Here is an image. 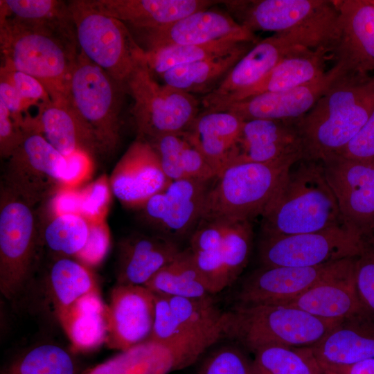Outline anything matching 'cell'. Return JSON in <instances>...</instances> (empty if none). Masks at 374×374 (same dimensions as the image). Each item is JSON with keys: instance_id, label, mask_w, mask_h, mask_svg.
I'll list each match as a JSON object with an SVG mask.
<instances>
[{"instance_id": "obj_1", "label": "cell", "mask_w": 374, "mask_h": 374, "mask_svg": "<svg viewBox=\"0 0 374 374\" xmlns=\"http://www.w3.org/2000/svg\"><path fill=\"white\" fill-rule=\"evenodd\" d=\"M374 110V75H341L314 107L296 121L303 159L339 154Z\"/></svg>"}, {"instance_id": "obj_2", "label": "cell", "mask_w": 374, "mask_h": 374, "mask_svg": "<svg viewBox=\"0 0 374 374\" xmlns=\"http://www.w3.org/2000/svg\"><path fill=\"white\" fill-rule=\"evenodd\" d=\"M261 216L265 235L317 232L345 224L322 163L307 159L290 167Z\"/></svg>"}, {"instance_id": "obj_3", "label": "cell", "mask_w": 374, "mask_h": 374, "mask_svg": "<svg viewBox=\"0 0 374 374\" xmlns=\"http://www.w3.org/2000/svg\"><path fill=\"white\" fill-rule=\"evenodd\" d=\"M1 66L37 79L53 102L67 100L78 43L45 27L0 17Z\"/></svg>"}, {"instance_id": "obj_4", "label": "cell", "mask_w": 374, "mask_h": 374, "mask_svg": "<svg viewBox=\"0 0 374 374\" xmlns=\"http://www.w3.org/2000/svg\"><path fill=\"white\" fill-rule=\"evenodd\" d=\"M226 11L252 32L289 35L310 49L332 51L339 37L333 0H228Z\"/></svg>"}, {"instance_id": "obj_5", "label": "cell", "mask_w": 374, "mask_h": 374, "mask_svg": "<svg viewBox=\"0 0 374 374\" xmlns=\"http://www.w3.org/2000/svg\"><path fill=\"white\" fill-rule=\"evenodd\" d=\"M222 321L223 337L252 353L267 346H312L338 323L283 304L238 303L224 312Z\"/></svg>"}, {"instance_id": "obj_6", "label": "cell", "mask_w": 374, "mask_h": 374, "mask_svg": "<svg viewBox=\"0 0 374 374\" xmlns=\"http://www.w3.org/2000/svg\"><path fill=\"white\" fill-rule=\"evenodd\" d=\"M292 160L239 163L226 168L211 186L200 220L249 221L262 215Z\"/></svg>"}, {"instance_id": "obj_7", "label": "cell", "mask_w": 374, "mask_h": 374, "mask_svg": "<svg viewBox=\"0 0 374 374\" xmlns=\"http://www.w3.org/2000/svg\"><path fill=\"white\" fill-rule=\"evenodd\" d=\"M80 52L125 88L145 51L130 28L96 8L91 0L68 1Z\"/></svg>"}, {"instance_id": "obj_8", "label": "cell", "mask_w": 374, "mask_h": 374, "mask_svg": "<svg viewBox=\"0 0 374 374\" xmlns=\"http://www.w3.org/2000/svg\"><path fill=\"white\" fill-rule=\"evenodd\" d=\"M125 90L133 99L137 139L150 141L161 135L186 132L199 114L195 96L159 83L145 59L130 75Z\"/></svg>"}, {"instance_id": "obj_9", "label": "cell", "mask_w": 374, "mask_h": 374, "mask_svg": "<svg viewBox=\"0 0 374 374\" xmlns=\"http://www.w3.org/2000/svg\"><path fill=\"white\" fill-rule=\"evenodd\" d=\"M121 91L125 88L79 52L68 83L67 100L96 138L101 153L120 142Z\"/></svg>"}, {"instance_id": "obj_10", "label": "cell", "mask_w": 374, "mask_h": 374, "mask_svg": "<svg viewBox=\"0 0 374 374\" xmlns=\"http://www.w3.org/2000/svg\"><path fill=\"white\" fill-rule=\"evenodd\" d=\"M0 290L17 297L30 278L41 245L32 206L1 186L0 201Z\"/></svg>"}, {"instance_id": "obj_11", "label": "cell", "mask_w": 374, "mask_h": 374, "mask_svg": "<svg viewBox=\"0 0 374 374\" xmlns=\"http://www.w3.org/2000/svg\"><path fill=\"white\" fill-rule=\"evenodd\" d=\"M362 241L363 237L345 224L317 232L262 235L258 256L262 267H315L356 257Z\"/></svg>"}, {"instance_id": "obj_12", "label": "cell", "mask_w": 374, "mask_h": 374, "mask_svg": "<svg viewBox=\"0 0 374 374\" xmlns=\"http://www.w3.org/2000/svg\"><path fill=\"white\" fill-rule=\"evenodd\" d=\"M22 130V142L7 159L3 186L33 207L63 186L66 159L38 131Z\"/></svg>"}, {"instance_id": "obj_13", "label": "cell", "mask_w": 374, "mask_h": 374, "mask_svg": "<svg viewBox=\"0 0 374 374\" xmlns=\"http://www.w3.org/2000/svg\"><path fill=\"white\" fill-rule=\"evenodd\" d=\"M321 163L344 223L362 237L373 235L374 162L337 154Z\"/></svg>"}, {"instance_id": "obj_14", "label": "cell", "mask_w": 374, "mask_h": 374, "mask_svg": "<svg viewBox=\"0 0 374 374\" xmlns=\"http://www.w3.org/2000/svg\"><path fill=\"white\" fill-rule=\"evenodd\" d=\"M211 181H172L141 208L142 220L156 234L177 242L190 236L199 224Z\"/></svg>"}, {"instance_id": "obj_15", "label": "cell", "mask_w": 374, "mask_h": 374, "mask_svg": "<svg viewBox=\"0 0 374 374\" xmlns=\"http://www.w3.org/2000/svg\"><path fill=\"white\" fill-rule=\"evenodd\" d=\"M143 51L202 44L224 39L256 43L254 33L240 24L226 10L210 8L197 11L161 28L137 32Z\"/></svg>"}, {"instance_id": "obj_16", "label": "cell", "mask_w": 374, "mask_h": 374, "mask_svg": "<svg viewBox=\"0 0 374 374\" xmlns=\"http://www.w3.org/2000/svg\"><path fill=\"white\" fill-rule=\"evenodd\" d=\"M339 37L331 53L344 75L374 71V5L370 0H335Z\"/></svg>"}, {"instance_id": "obj_17", "label": "cell", "mask_w": 374, "mask_h": 374, "mask_svg": "<svg viewBox=\"0 0 374 374\" xmlns=\"http://www.w3.org/2000/svg\"><path fill=\"white\" fill-rule=\"evenodd\" d=\"M154 306V294L145 286L116 284L105 309L107 346L123 351L148 341Z\"/></svg>"}, {"instance_id": "obj_18", "label": "cell", "mask_w": 374, "mask_h": 374, "mask_svg": "<svg viewBox=\"0 0 374 374\" xmlns=\"http://www.w3.org/2000/svg\"><path fill=\"white\" fill-rule=\"evenodd\" d=\"M336 64L319 79L283 91L265 92L220 105L208 111H226L244 121H297L306 114L341 75Z\"/></svg>"}, {"instance_id": "obj_19", "label": "cell", "mask_w": 374, "mask_h": 374, "mask_svg": "<svg viewBox=\"0 0 374 374\" xmlns=\"http://www.w3.org/2000/svg\"><path fill=\"white\" fill-rule=\"evenodd\" d=\"M304 48H308L285 34L275 33L258 41L237 62L220 85L204 96L202 103L205 110L220 105L254 86L283 58Z\"/></svg>"}, {"instance_id": "obj_20", "label": "cell", "mask_w": 374, "mask_h": 374, "mask_svg": "<svg viewBox=\"0 0 374 374\" xmlns=\"http://www.w3.org/2000/svg\"><path fill=\"white\" fill-rule=\"evenodd\" d=\"M301 159L303 150L296 121L252 119L244 121L227 167Z\"/></svg>"}, {"instance_id": "obj_21", "label": "cell", "mask_w": 374, "mask_h": 374, "mask_svg": "<svg viewBox=\"0 0 374 374\" xmlns=\"http://www.w3.org/2000/svg\"><path fill=\"white\" fill-rule=\"evenodd\" d=\"M171 181L151 144L137 138L118 161L109 178L115 197L125 206L136 208Z\"/></svg>"}, {"instance_id": "obj_22", "label": "cell", "mask_w": 374, "mask_h": 374, "mask_svg": "<svg viewBox=\"0 0 374 374\" xmlns=\"http://www.w3.org/2000/svg\"><path fill=\"white\" fill-rule=\"evenodd\" d=\"M340 260L306 267L261 266L244 280L236 299L244 305L284 304L329 276Z\"/></svg>"}, {"instance_id": "obj_23", "label": "cell", "mask_w": 374, "mask_h": 374, "mask_svg": "<svg viewBox=\"0 0 374 374\" xmlns=\"http://www.w3.org/2000/svg\"><path fill=\"white\" fill-rule=\"evenodd\" d=\"M355 258L341 260L329 276L283 305L336 323L363 310L365 308L359 298L355 281Z\"/></svg>"}, {"instance_id": "obj_24", "label": "cell", "mask_w": 374, "mask_h": 374, "mask_svg": "<svg viewBox=\"0 0 374 374\" xmlns=\"http://www.w3.org/2000/svg\"><path fill=\"white\" fill-rule=\"evenodd\" d=\"M37 107V115L32 116L27 113L24 117L21 127L38 131L65 157L76 152L87 153L92 158L101 153L93 133L68 100H51Z\"/></svg>"}, {"instance_id": "obj_25", "label": "cell", "mask_w": 374, "mask_h": 374, "mask_svg": "<svg viewBox=\"0 0 374 374\" xmlns=\"http://www.w3.org/2000/svg\"><path fill=\"white\" fill-rule=\"evenodd\" d=\"M310 347L323 369L374 358V313L365 308L342 320Z\"/></svg>"}, {"instance_id": "obj_26", "label": "cell", "mask_w": 374, "mask_h": 374, "mask_svg": "<svg viewBox=\"0 0 374 374\" xmlns=\"http://www.w3.org/2000/svg\"><path fill=\"white\" fill-rule=\"evenodd\" d=\"M181 250L176 241L156 233L124 238L118 248L116 284L145 285Z\"/></svg>"}, {"instance_id": "obj_27", "label": "cell", "mask_w": 374, "mask_h": 374, "mask_svg": "<svg viewBox=\"0 0 374 374\" xmlns=\"http://www.w3.org/2000/svg\"><path fill=\"white\" fill-rule=\"evenodd\" d=\"M103 12L136 32L166 26L197 11L211 8L210 0H91Z\"/></svg>"}, {"instance_id": "obj_28", "label": "cell", "mask_w": 374, "mask_h": 374, "mask_svg": "<svg viewBox=\"0 0 374 374\" xmlns=\"http://www.w3.org/2000/svg\"><path fill=\"white\" fill-rule=\"evenodd\" d=\"M244 121L229 112L205 110L186 131L189 141L201 152L217 177L228 166Z\"/></svg>"}, {"instance_id": "obj_29", "label": "cell", "mask_w": 374, "mask_h": 374, "mask_svg": "<svg viewBox=\"0 0 374 374\" xmlns=\"http://www.w3.org/2000/svg\"><path fill=\"white\" fill-rule=\"evenodd\" d=\"M328 58H331L330 51L325 48H304L294 52L283 58L256 84L220 105L262 93L287 91L312 82L327 71L325 68Z\"/></svg>"}, {"instance_id": "obj_30", "label": "cell", "mask_w": 374, "mask_h": 374, "mask_svg": "<svg viewBox=\"0 0 374 374\" xmlns=\"http://www.w3.org/2000/svg\"><path fill=\"white\" fill-rule=\"evenodd\" d=\"M255 44L248 42L230 53L174 67L159 77L168 86L192 95L206 96L220 85Z\"/></svg>"}, {"instance_id": "obj_31", "label": "cell", "mask_w": 374, "mask_h": 374, "mask_svg": "<svg viewBox=\"0 0 374 374\" xmlns=\"http://www.w3.org/2000/svg\"><path fill=\"white\" fill-rule=\"evenodd\" d=\"M47 287L57 318L85 296L100 294L91 268L68 257L54 258L47 276Z\"/></svg>"}, {"instance_id": "obj_32", "label": "cell", "mask_w": 374, "mask_h": 374, "mask_svg": "<svg viewBox=\"0 0 374 374\" xmlns=\"http://www.w3.org/2000/svg\"><path fill=\"white\" fill-rule=\"evenodd\" d=\"M106 305L100 294L85 296L57 317L75 350H91L105 342Z\"/></svg>"}, {"instance_id": "obj_33", "label": "cell", "mask_w": 374, "mask_h": 374, "mask_svg": "<svg viewBox=\"0 0 374 374\" xmlns=\"http://www.w3.org/2000/svg\"><path fill=\"white\" fill-rule=\"evenodd\" d=\"M177 371L170 351L159 344L147 341L121 351L82 374H169Z\"/></svg>"}, {"instance_id": "obj_34", "label": "cell", "mask_w": 374, "mask_h": 374, "mask_svg": "<svg viewBox=\"0 0 374 374\" xmlns=\"http://www.w3.org/2000/svg\"><path fill=\"white\" fill-rule=\"evenodd\" d=\"M0 17L45 27L77 42L68 2L60 0H1Z\"/></svg>"}, {"instance_id": "obj_35", "label": "cell", "mask_w": 374, "mask_h": 374, "mask_svg": "<svg viewBox=\"0 0 374 374\" xmlns=\"http://www.w3.org/2000/svg\"><path fill=\"white\" fill-rule=\"evenodd\" d=\"M155 294L189 298L211 295L195 266L188 247L157 271L144 285Z\"/></svg>"}, {"instance_id": "obj_36", "label": "cell", "mask_w": 374, "mask_h": 374, "mask_svg": "<svg viewBox=\"0 0 374 374\" xmlns=\"http://www.w3.org/2000/svg\"><path fill=\"white\" fill-rule=\"evenodd\" d=\"M246 43L224 39L202 44L166 46L145 51V60L152 74L160 76L178 66L230 53Z\"/></svg>"}, {"instance_id": "obj_37", "label": "cell", "mask_w": 374, "mask_h": 374, "mask_svg": "<svg viewBox=\"0 0 374 374\" xmlns=\"http://www.w3.org/2000/svg\"><path fill=\"white\" fill-rule=\"evenodd\" d=\"M252 374H322L310 346H267L254 353Z\"/></svg>"}, {"instance_id": "obj_38", "label": "cell", "mask_w": 374, "mask_h": 374, "mask_svg": "<svg viewBox=\"0 0 374 374\" xmlns=\"http://www.w3.org/2000/svg\"><path fill=\"white\" fill-rule=\"evenodd\" d=\"M83 372L68 350L58 345L43 344L17 355L3 368L1 374H82Z\"/></svg>"}, {"instance_id": "obj_39", "label": "cell", "mask_w": 374, "mask_h": 374, "mask_svg": "<svg viewBox=\"0 0 374 374\" xmlns=\"http://www.w3.org/2000/svg\"><path fill=\"white\" fill-rule=\"evenodd\" d=\"M40 241L55 258L76 259L84 249L89 233V222L80 214L50 216Z\"/></svg>"}, {"instance_id": "obj_40", "label": "cell", "mask_w": 374, "mask_h": 374, "mask_svg": "<svg viewBox=\"0 0 374 374\" xmlns=\"http://www.w3.org/2000/svg\"><path fill=\"white\" fill-rule=\"evenodd\" d=\"M166 296L182 331L177 339L187 333L213 326L222 321L224 312L217 308L211 295L198 298Z\"/></svg>"}, {"instance_id": "obj_41", "label": "cell", "mask_w": 374, "mask_h": 374, "mask_svg": "<svg viewBox=\"0 0 374 374\" xmlns=\"http://www.w3.org/2000/svg\"><path fill=\"white\" fill-rule=\"evenodd\" d=\"M221 253L230 285L245 267L251 247L252 228L249 221H225Z\"/></svg>"}, {"instance_id": "obj_42", "label": "cell", "mask_w": 374, "mask_h": 374, "mask_svg": "<svg viewBox=\"0 0 374 374\" xmlns=\"http://www.w3.org/2000/svg\"><path fill=\"white\" fill-rule=\"evenodd\" d=\"M355 281L363 306L374 313V235L364 237L355 258Z\"/></svg>"}, {"instance_id": "obj_43", "label": "cell", "mask_w": 374, "mask_h": 374, "mask_svg": "<svg viewBox=\"0 0 374 374\" xmlns=\"http://www.w3.org/2000/svg\"><path fill=\"white\" fill-rule=\"evenodd\" d=\"M198 374H252V360L235 346H222L205 358Z\"/></svg>"}, {"instance_id": "obj_44", "label": "cell", "mask_w": 374, "mask_h": 374, "mask_svg": "<svg viewBox=\"0 0 374 374\" xmlns=\"http://www.w3.org/2000/svg\"><path fill=\"white\" fill-rule=\"evenodd\" d=\"M192 253L195 266L211 294L230 286L221 249Z\"/></svg>"}, {"instance_id": "obj_45", "label": "cell", "mask_w": 374, "mask_h": 374, "mask_svg": "<svg viewBox=\"0 0 374 374\" xmlns=\"http://www.w3.org/2000/svg\"><path fill=\"white\" fill-rule=\"evenodd\" d=\"M111 192L109 179L105 175L81 189V215L88 221L105 220Z\"/></svg>"}, {"instance_id": "obj_46", "label": "cell", "mask_w": 374, "mask_h": 374, "mask_svg": "<svg viewBox=\"0 0 374 374\" xmlns=\"http://www.w3.org/2000/svg\"><path fill=\"white\" fill-rule=\"evenodd\" d=\"M154 294V317L148 341L168 348L181 335L182 331L169 304L166 296Z\"/></svg>"}, {"instance_id": "obj_47", "label": "cell", "mask_w": 374, "mask_h": 374, "mask_svg": "<svg viewBox=\"0 0 374 374\" xmlns=\"http://www.w3.org/2000/svg\"><path fill=\"white\" fill-rule=\"evenodd\" d=\"M89 222L87 241L76 260L91 268L100 265L105 259L110 247L111 238L105 220Z\"/></svg>"}, {"instance_id": "obj_48", "label": "cell", "mask_w": 374, "mask_h": 374, "mask_svg": "<svg viewBox=\"0 0 374 374\" xmlns=\"http://www.w3.org/2000/svg\"><path fill=\"white\" fill-rule=\"evenodd\" d=\"M0 76L5 78L14 86L29 107L37 106L51 100L43 84L30 75L1 66Z\"/></svg>"}, {"instance_id": "obj_49", "label": "cell", "mask_w": 374, "mask_h": 374, "mask_svg": "<svg viewBox=\"0 0 374 374\" xmlns=\"http://www.w3.org/2000/svg\"><path fill=\"white\" fill-rule=\"evenodd\" d=\"M225 221L200 220L190 236L192 251H203L221 249Z\"/></svg>"}, {"instance_id": "obj_50", "label": "cell", "mask_w": 374, "mask_h": 374, "mask_svg": "<svg viewBox=\"0 0 374 374\" xmlns=\"http://www.w3.org/2000/svg\"><path fill=\"white\" fill-rule=\"evenodd\" d=\"M339 155L374 162V110L362 129Z\"/></svg>"}, {"instance_id": "obj_51", "label": "cell", "mask_w": 374, "mask_h": 374, "mask_svg": "<svg viewBox=\"0 0 374 374\" xmlns=\"http://www.w3.org/2000/svg\"><path fill=\"white\" fill-rule=\"evenodd\" d=\"M24 139L21 127L15 121L6 107L0 102V154L7 159Z\"/></svg>"}, {"instance_id": "obj_52", "label": "cell", "mask_w": 374, "mask_h": 374, "mask_svg": "<svg viewBox=\"0 0 374 374\" xmlns=\"http://www.w3.org/2000/svg\"><path fill=\"white\" fill-rule=\"evenodd\" d=\"M66 168L63 186L76 188L84 181L92 170L93 158L82 152H76L66 157Z\"/></svg>"}, {"instance_id": "obj_53", "label": "cell", "mask_w": 374, "mask_h": 374, "mask_svg": "<svg viewBox=\"0 0 374 374\" xmlns=\"http://www.w3.org/2000/svg\"><path fill=\"white\" fill-rule=\"evenodd\" d=\"M50 216L64 214L81 215L80 190L61 186L51 197Z\"/></svg>"}, {"instance_id": "obj_54", "label": "cell", "mask_w": 374, "mask_h": 374, "mask_svg": "<svg viewBox=\"0 0 374 374\" xmlns=\"http://www.w3.org/2000/svg\"><path fill=\"white\" fill-rule=\"evenodd\" d=\"M0 102L6 107L15 121L21 126L24 117L23 113H27L30 107L14 86L2 76H0Z\"/></svg>"}, {"instance_id": "obj_55", "label": "cell", "mask_w": 374, "mask_h": 374, "mask_svg": "<svg viewBox=\"0 0 374 374\" xmlns=\"http://www.w3.org/2000/svg\"><path fill=\"white\" fill-rule=\"evenodd\" d=\"M339 374H374V358L341 368L328 369Z\"/></svg>"}, {"instance_id": "obj_56", "label": "cell", "mask_w": 374, "mask_h": 374, "mask_svg": "<svg viewBox=\"0 0 374 374\" xmlns=\"http://www.w3.org/2000/svg\"><path fill=\"white\" fill-rule=\"evenodd\" d=\"M322 374H339V373L332 370L323 369Z\"/></svg>"}, {"instance_id": "obj_57", "label": "cell", "mask_w": 374, "mask_h": 374, "mask_svg": "<svg viewBox=\"0 0 374 374\" xmlns=\"http://www.w3.org/2000/svg\"><path fill=\"white\" fill-rule=\"evenodd\" d=\"M370 1L374 5V0H370Z\"/></svg>"}]
</instances>
